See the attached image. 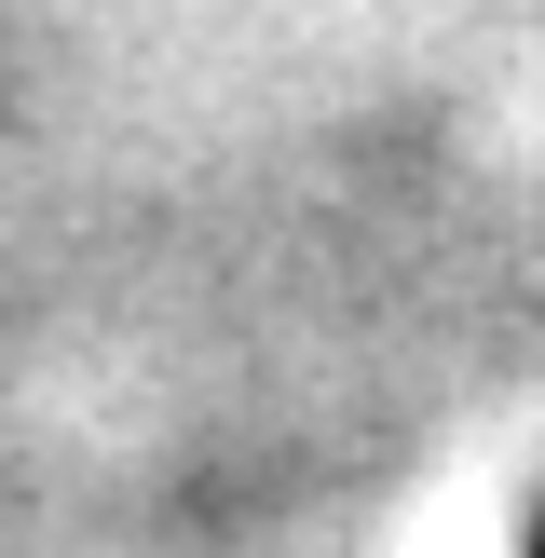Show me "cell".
Returning <instances> with one entry per match:
<instances>
[{
  "label": "cell",
  "mask_w": 545,
  "mask_h": 558,
  "mask_svg": "<svg viewBox=\"0 0 545 558\" xmlns=\"http://www.w3.org/2000/svg\"><path fill=\"white\" fill-rule=\"evenodd\" d=\"M532 558H545V532H532Z\"/></svg>",
  "instance_id": "obj_1"
}]
</instances>
